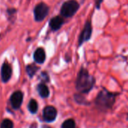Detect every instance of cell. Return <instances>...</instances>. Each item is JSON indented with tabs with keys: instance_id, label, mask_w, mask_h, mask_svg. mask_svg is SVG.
Wrapping results in <instances>:
<instances>
[{
	"instance_id": "1",
	"label": "cell",
	"mask_w": 128,
	"mask_h": 128,
	"mask_svg": "<svg viewBox=\"0 0 128 128\" xmlns=\"http://www.w3.org/2000/svg\"><path fill=\"white\" fill-rule=\"evenodd\" d=\"M95 83V78L89 73L87 69H85L84 67H82L78 71L76 78V90L80 94H88L94 87Z\"/></svg>"
},
{
	"instance_id": "2",
	"label": "cell",
	"mask_w": 128,
	"mask_h": 128,
	"mask_svg": "<svg viewBox=\"0 0 128 128\" xmlns=\"http://www.w3.org/2000/svg\"><path fill=\"white\" fill-rule=\"evenodd\" d=\"M117 95L118 94L110 92L106 88H103L97 94L95 100V104L96 107L102 111L108 110L114 104Z\"/></svg>"
},
{
	"instance_id": "3",
	"label": "cell",
	"mask_w": 128,
	"mask_h": 128,
	"mask_svg": "<svg viewBox=\"0 0 128 128\" xmlns=\"http://www.w3.org/2000/svg\"><path fill=\"white\" fill-rule=\"evenodd\" d=\"M79 8L80 4L77 0H67L62 4L60 14L64 18H71L77 13Z\"/></svg>"
},
{
	"instance_id": "4",
	"label": "cell",
	"mask_w": 128,
	"mask_h": 128,
	"mask_svg": "<svg viewBox=\"0 0 128 128\" xmlns=\"http://www.w3.org/2000/svg\"><path fill=\"white\" fill-rule=\"evenodd\" d=\"M93 33V26H92V22L90 20H88L84 26L79 35L78 37V47H81L84 43L88 42L90 40L91 36Z\"/></svg>"
},
{
	"instance_id": "5",
	"label": "cell",
	"mask_w": 128,
	"mask_h": 128,
	"mask_svg": "<svg viewBox=\"0 0 128 128\" xmlns=\"http://www.w3.org/2000/svg\"><path fill=\"white\" fill-rule=\"evenodd\" d=\"M50 8L44 2H40L36 6L33 10L34 19L36 22L43 21L45 18L48 15Z\"/></svg>"
},
{
	"instance_id": "6",
	"label": "cell",
	"mask_w": 128,
	"mask_h": 128,
	"mask_svg": "<svg viewBox=\"0 0 128 128\" xmlns=\"http://www.w3.org/2000/svg\"><path fill=\"white\" fill-rule=\"evenodd\" d=\"M23 100H24L23 92L20 90L14 91L10 97V103L12 107L15 110L19 109L23 103Z\"/></svg>"
},
{
	"instance_id": "7",
	"label": "cell",
	"mask_w": 128,
	"mask_h": 128,
	"mask_svg": "<svg viewBox=\"0 0 128 128\" xmlns=\"http://www.w3.org/2000/svg\"><path fill=\"white\" fill-rule=\"evenodd\" d=\"M57 115V111L56 108L52 106H47L43 109V119L44 121L50 123L53 122Z\"/></svg>"
},
{
	"instance_id": "8",
	"label": "cell",
	"mask_w": 128,
	"mask_h": 128,
	"mask_svg": "<svg viewBox=\"0 0 128 128\" xmlns=\"http://www.w3.org/2000/svg\"><path fill=\"white\" fill-rule=\"evenodd\" d=\"M65 23L64 20V18H62L61 15H57L55 17H53L50 20H49V27L50 29L54 31H58Z\"/></svg>"
},
{
	"instance_id": "9",
	"label": "cell",
	"mask_w": 128,
	"mask_h": 128,
	"mask_svg": "<svg viewBox=\"0 0 128 128\" xmlns=\"http://www.w3.org/2000/svg\"><path fill=\"white\" fill-rule=\"evenodd\" d=\"M12 68L8 62H4L1 68V78L2 82L7 83L12 78Z\"/></svg>"
},
{
	"instance_id": "10",
	"label": "cell",
	"mask_w": 128,
	"mask_h": 128,
	"mask_svg": "<svg viewBox=\"0 0 128 128\" xmlns=\"http://www.w3.org/2000/svg\"><path fill=\"white\" fill-rule=\"evenodd\" d=\"M33 58L36 62L38 64L44 63L46 60V53L44 49L43 48H38L33 54Z\"/></svg>"
},
{
	"instance_id": "11",
	"label": "cell",
	"mask_w": 128,
	"mask_h": 128,
	"mask_svg": "<svg viewBox=\"0 0 128 128\" xmlns=\"http://www.w3.org/2000/svg\"><path fill=\"white\" fill-rule=\"evenodd\" d=\"M37 91L42 98H48L49 96V94H50L49 89H48V86L45 84V83H44V82H42L38 84Z\"/></svg>"
},
{
	"instance_id": "12",
	"label": "cell",
	"mask_w": 128,
	"mask_h": 128,
	"mask_svg": "<svg viewBox=\"0 0 128 128\" xmlns=\"http://www.w3.org/2000/svg\"><path fill=\"white\" fill-rule=\"evenodd\" d=\"M38 70H39V67L34 65V64H30V65H27L26 67V72L30 78H32Z\"/></svg>"
},
{
	"instance_id": "13",
	"label": "cell",
	"mask_w": 128,
	"mask_h": 128,
	"mask_svg": "<svg viewBox=\"0 0 128 128\" xmlns=\"http://www.w3.org/2000/svg\"><path fill=\"white\" fill-rule=\"evenodd\" d=\"M28 110L30 111V113L32 114H36L38 111V102H36V100L34 99H32L30 100L29 103H28Z\"/></svg>"
},
{
	"instance_id": "14",
	"label": "cell",
	"mask_w": 128,
	"mask_h": 128,
	"mask_svg": "<svg viewBox=\"0 0 128 128\" xmlns=\"http://www.w3.org/2000/svg\"><path fill=\"white\" fill-rule=\"evenodd\" d=\"M0 128H14V123L8 118L4 119L0 124Z\"/></svg>"
},
{
	"instance_id": "15",
	"label": "cell",
	"mask_w": 128,
	"mask_h": 128,
	"mask_svg": "<svg viewBox=\"0 0 128 128\" xmlns=\"http://www.w3.org/2000/svg\"><path fill=\"white\" fill-rule=\"evenodd\" d=\"M62 128H76V122L73 119H68L62 124Z\"/></svg>"
},
{
	"instance_id": "16",
	"label": "cell",
	"mask_w": 128,
	"mask_h": 128,
	"mask_svg": "<svg viewBox=\"0 0 128 128\" xmlns=\"http://www.w3.org/2000/svg\"><path fill=\"white\" fill-rule=\"evenodd\" d=\"M40 79L42 80V82H48L49 80H50V78H49V76L48 74L46 72H42L41 76H40Z\"/></svg>"
},
{
	"instance_id": "17",
	"label": "cell",
	"mask_w": 128,
	"mask_h": 128,
	"mask_svg": "<svg viewBox=\"0 0 128 128\" xmlns=\"http://www.w3.org/2000/svg\"><path fill=\"white\" fill-rule=\"evenodd\" d=\"M75 100H76V102H78L80 104H85V102H86V100H84V98L80 94H76Z\"/></svg>"
},
{
	"instance_id": "18",
	"label": "cell",
	"mask_w": 128,
	"mask_h": 128,
	"mask_svg": "<svg viewBox=\"0 0 128 128\" xmlns=\"http://www.w3.org/2000/svg\"><path fill=\"white\" fill-rule=\"evenodd\" d=\"M103 2V0H94V4H95V8L96 9H100L101 7V5Z\"/></svg>"
},
{
	"instance_id": "19",
	"label": "cell",
	"mask_w": 128,
	"mask_h": 128,
	"mask_svg": "<svg viewBox=\"0 0 128 128\" xmlns=\"http://www.w3.org/2000/svg\"><path fill=\"white\" fill-rule=\"evenodd\" d=\"M42 128H52V127H50V126H48V125H44V126H42Z\"/></svg>"
},
{
	"instance_id": "20",
	"label": "cell",
	"mask_w": 128,
	"mask_h": 128,
	"mask_svg": "<svg viewBox=\"0 0 128 128\" xmlns=\"http://www.w3.org/2000/svg\"><path fill=\"white\" fill-rule=\"evenodd\" d=\"M126 119H127V120H128V114H127V118H126Z\"/></svg>"
}]
</instances>
